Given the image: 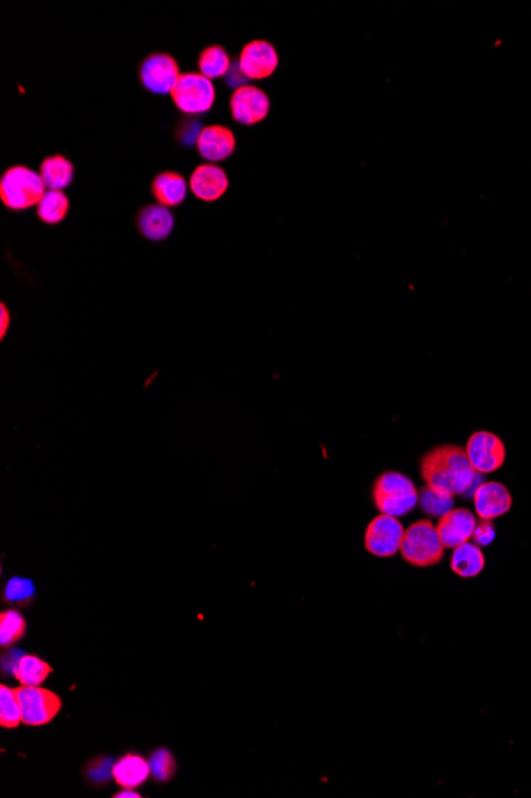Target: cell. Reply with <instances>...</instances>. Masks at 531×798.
I'll list each match as a JSON object with an SVG mask.
<instances>
[{
	"label": "cell",
	"instance_id": "1",
	"mask_svg": "<svg viewBox=\"0 0 531 798\" xmlns=\"http://www.w3.org/2000/svg\"><path fill=\"white\" fill-rule=\"evenodd\" d=\"M420 475L425 486L449 496H462L476 490L481 483L479 475L471 466L466 450L456 445H439L420 460Z\"/></svg>",
	"mask_w": 531,
	"mask_h": 798
},
{
	"label": "cell",
	"instance_id": "2",
	"mask_svg": "<svg viewBox=\"0 0 531 798\" xmlns=\"http://www.w3.org/2000/svg\"><path fill=\"white\" fill-rule=\"evenodd\" d=\"M373 500L382 515L405 517L417 507V486L405 473H380L374 481Z\"/></svg>",
	"mask_w": 531,
	"mask_h": 798
},
{
	"label": "cell",
	"instance_id": "3",
	"mask_svg": "<svg viewBox=\"0 0 531 798\" xmlns=\"http://www.w3.org/2000/svg\"><path fill=\"white\" fill-rule=\"evenodd\" d=\"M46 193L42 176L31 167H12L0 177V199L10 211H27L40 203Z\"/></svg>",
	"mask_w": 531,
	"mask_h": 798
},
{
	"label": "cell",
	"instance_id": "4",
	"mask_svg": "<svg viewBox=\"0 0 531 798\" xmlns=\"http://www.w3.org/2000/svg\"><path fill=\"white\" fill-rule=\"evenodd\" d=\"M444 547L436 526L430 520H418L405 530L399 553L407 564L416 568H431L443 561Z\"/></svg>",
	"mask_w": 531,
	"mask_h": 798
},
{
	"label": "cell",
	"instance_id": "5",
	"mask_svg": "<svg viewBox=\"0 0 531 798\" xmlns=\"http://www.w3.org/2000/svg\"><path fill=\"white\" fill-rule=\"evenodd\" d=\"M171 97L172 103L185 116H204L215 106V85L199 72H186L178 78Z\"/></svg>",
	"mask_w": 531,
	"mask_h": 798
},
{
	"label": "cell",
	"instance_id": "6",
	"mask_svg": "<svg viewBox=\"0 0 531 798\" xmlns=\"http://www.w3.org/2000/svg\"><path fill=\"white\" fill-rule=\"evenodd\" d=\"M23 723L27 727H42L50 723L63 709L61 696L40 685H21L16 689Z\"/></svg>",
	"mask_w": 531,
	"mask_h": 798
},
{
	"label": "cell",
	"instance_id": "7",
	"mask_svg": "<svg viewBox=\"0 0 531 798\" xmlns=\"http://www.w3.org/2000/svg\"><path fill=\"white\" fill-rule=\"evenodd\" d=\"M180 76V65L169 53H150L139 66L140 84L158 96L171 95Z\"/></svg>",
	"mask_w": 531,
	"mask_h": 798
},
{
	"label": "cell",
	"instance_id": "8",
	"mask_svg": "<svg viewBox=\"0 0 531 798\" xmlns=\"http://www.w3.org/2000/svg\"><path fill=\"white\" fill-rule=\"evenodd\" d=\"M405 530V526L399 523L398 518L380 513L367 524L365 549L373 556L392 558L401 550Z\"/></svg>",
	"mask_w": 531,
	"mask_h": 798
},
{
	"label": "cell",
	"instance_id": "9",
	"mask_svg": "<svg viewBox=\"0 0 531 798\" xmlns=\"http://www.w3.org/2000/svg\"><path fill=\"white\" fill-rule=\"evenodd\" d=\"M465 450L471 466L481 475L496 472L506 460V447L503 440L498 435L486 430L471 435Z\"/></svg>",
	"mask_w": 531,
	"mask_h": 798
},
{
	"label": "cell",
	"instance_id": "10",
	"mask_svg": "<svg viewBox=\"0 0 531 798\" xmlns=\"http://www.w3.org/2000/svg\"><path fill=\"white\" fill-rule=\"evenodd\" d=\"M229 107L235 122L252 126L266 120L271 109V103L265 91L256 88L254 85H245L233 93Z\"/></svg>",
	"mask_w": 531,
	"mask_h": 798
},
{
	"label": "cell",
	"instance_id": "11",
	"mask_svg": "<svg viewBox=\"0 0 531 798\" xmlns=\"http://www.w3.org/2000/svg\"><path fill=\"white\" fill-rule=\"evenodd\" d=\"M237 63L248 80H265L277 71V50L266 40H254L242 48Z\"/></svg>",
	"mask_w": 531,
	"mask_h": 798
},
{
	"label": "cell",
	"instance_id": "12",
	"mask_svg": "<svg viewBox=\"0 0 531 798\" xmlns=\"http://www.w3.org/2000/svg\"><path fill=\"white\" fill-rule=\"evenodd\" d=\"M477 520L473 511L466 509H452L439 517L436 524L437 534L446 549H456L473 539Z\"/></svg>",
	"mask_w": 531,
	"mask_h": 798
},
{
	"label": "cell",
	"instance_id": "13",
	"mask_svg": "<svg viewBox=\"0 0 531 798\" xmlns=\"http://www.w3.org/2000/svg\"><path fill=\"white\" fill-rule=\"evenodd\" d=\"M476 515L481 520H492L506 515L513 507V496L506 486L498 481H486L473 492Z\"/></svg>",
	"mask_w": 531,
	"mask_h": 798
},
{
	"label": "cell",
	"instance_id": "14",
	"mask_svg": "<svg viewBox=\"0 0 531 798\" xmlns=\"http://www.w3.org/2000/svg\"><path fill=\"white\" fill-rule=\"evenodd\" d=\"M190 188L193 195L201 201L212 203L222 198L228 192L229 177L223 167L214 163H205L191 173Z\"/></svg>",
	"mask_w": 531,
	"mask_h": 798
},
{
	"label": "cell",
	"instance_id": "15",
	"mask_svg": "<svg viewBox=\"0 0 531 798\" xmlns=\"http://www.w3.org/2000/svg\"><path fill=\"white\" fill-rule=\"evenodd\" d=\"M197 154L209 163L228 160L235 150V136L222 125L204 126L196 142Z\"/></svg>",
	"mask_w": 531,
	"mask_h": 798
},
{
	"label": "cell",
	"instance_id": "16",
	"mask_svg": "<svg viewBox=\"0 0 531 798\" xmlns=\"http://www.w3.org/2000/svg\"><path fill=\"white\" fill-rule=\"evenodd\" d=\"M135 225L142 237L159 243L171 237L172 230L175 228V216L165 206L146 205L137 214Z\"/></svg>",
	"mask_w": 531,
	"mask_h": 798
},
{
	"label": "cell",
	"instance_id": "17",
	"mask_svg": "<svg viewBox=\"0 0 531 798\" xmlns=\"http://www.w3.org/2000/svg\"><path fill=\"white\" fill-rule=\"evenodd\" d=\"M150 776V762L139 753H126L112 765V778L123 789L135 791Z\"/></svg>",
	"mask_w": 531,
	"mask_h": 798
},
{
	"label": "cell",
	"instance_id": "18",
	"mask_svg": "<svg viewBox=\"0 0 531 798\" xmlns=\"http://www.w3.org/2000/svg\"><path fill=\"white\" fill-rule=\"evenodd\" d=\"M152 195L158 205L165 207H177L184 205L188 195V182L184 176L175 171H163L152 182Z\"/></svg>",
	"mask_w": 531,
	"mask_h": 798
},
{
	"label": "cell",
	"instance_id": "19",
	"mask_svg": "<svg viewBox=\"0 0 531 798\" xmlns=\"http://www.w3.org/2000/svg\"><path fill=\"white\" fill-rule=\"evenodd\" d=\"M40 176L46 190L63 192L75 179V167L64 155H50L40 165Z\"/></svg>",
	"mask_w": 531,
	"mask_h": 798
},
{
	"label": "cell",
	"instance_id": "20",
	"mask_svg": "<svg viewBox=\"0 0 531 798\" xmlns=\"http://www.w3.org/2000/svg\"><path fill=\"white\" fill-rule=\"evenodd\" d=\"M486 568V556L477 543L466 542L454 549L450 569L462 579H475Z\"/></svg>",
	"mask_w": 531,
	"mask_h": 798
},
{
	"label": "cell",
	"instance_id": "21",
	"mask_svg": "<svg viewBox=\"0 0 531 798\" xmlns=\"http://www.w3.org/2000/svg\"><path fill=\"white\" fill-rule=\"evenodd\" d=\"M10 668L13 677L21 685H42L53 672L51 664L37 655H19Z\"/></svg>",
	"mask_w": 531,
	"mask_h": 798
},
{
	"label": "cell",
	"instance_id": "22",
	"mask_svg": "<svg viewBox=\"0 0 531 798\" xmlns=\"http://www.w3.org/2000/svg\"><path fill=\"white\" fill-rule=\"evenodd\" d=\"M231 66H233L231 56L222 45L207 46L197 56L199 74H203L204 77L209 80L226 77Z\"/></svg>",
	"mask_w": 531,
	"mask_h": 798
},
{
	"label": "cell",
	"instance_id": "23",
	"mask_svg": "<svg viewBox=\"0 0 531 798\" xmlns=\"http://www.w3.org/2000/svg\"><path fill=\"white\" fill-rule=\"evenodd\" d=\"M70 203L67 195L59 190H46L44 198L37 205V217L46 225L63 224L69 214Z\"/></svg>",
	"mask_w": 531,
	"mask_h": 798
},
{
	"label": "cell",
	"instance_id": "24",
	"mask_svg": "<svg viewBox=\"0 0 531 798\" xmlns=\"http://www.w3.org/2000/svg\"><path fill=\"white\" fill-rule=\"evenodd\" d=\"M27 623L25 617L18 611H4L0 613V644L2 647H10L16 644L25 636Z\"/></svg>",
	"mask_w": 531,
	"mask_h": 798
},
{
	"label": "cell",
	"instance_id": "25",
	"mask_svg": "<svg viewBox=\"0 0 531 798\" xmlns=\"http://www.w3.org/2000/svg\"><path fill=\"white\" fill-rule=\"evenodd\" d=\"M23 723L21 717V706H19L16 689L8 687L5 683L0 685V727L16 728Z\"/></svg>",
	"mask_w": 531,
	"mask_h": 798
},
{
	"label": "cell",
	"instance_id": "26",
	"mask_svg": "<svg viewBox=\"0 0 531 798\" xmlns=\"http://www.w3.org/2000/svg\"><path fill=\"white\" fill-rule=\"evenodd\" d=\"M35 600V585L31 579L12 577L4 588V602L15 606H29Z\"/></svg>",
	"mask_w": 531,
	"mask_h": 798
},
{
	"label": "cell",
	"instance_id": "27",
	"mask_svg": "<svg viewBox=\"0 0 531 798\" xmlns=\"http://www.w3.org/2000/svg\"><path fill=\"white\" fill-rule=\"evenodd\" d=\"M418 504L430 517H443L444 513L454 509V496L435 491L425 486L422 491H418Z\"/></svg>",
	"mask_w": 531,
	"mask_h": 798
},
{
	"label": "cell",
	"instance_id": "28",
	"mask_svg": "<svg viewBox=\"0 0 531 798\" xmlns=\"http://www.w3.org/2000/svg\"><path fill=\"white\" fill-rule=\"evenodd\" d=\"M148 762H150L152 778L156 779L159 783H167L175 774V770H177L175 759H174V755L167 749H156L150 755Z\"/></svg>",
	"mask_w": 531,
	"mask_h": 798
},
{
	"label": "cell",
	"instance_id": "29",
	"mask_svg": "<svg viewBox=\"0 0 531 798\" xmlns=\"http://www.w3.org/2000/svg\"><path fill=\"white\" fill-rule=\"evenodd\" d=\"M203 129V123L199 122L197 116H186L184 122L178 125L175 137L184 147H193V146H196Z\"/></svg>",
	"mask_w": 531,
	"mask_h": 798
},
{
	"label": "cell",
	"instance_id": "30",
	"mask_svg": "<svg viewBox=\"0 0 531 798\" xmlns=\"http://www.w3.org/2000/svg\"><path fill=\"white\" fill-rule=\"evenodd\" d=\"M495 537H496V530H495L492 520H481V523H477V526H476L473 540L479 547H487V545L494 542Z\"/></svg>",
	"mask_w": 531,
	"mask_h": 798
},
{
	"label": "cell",
	"instance_id": "31",
	"mask_svg": "<svg viewBox=\"0 0 531 798\" xmlns=\"http://www.w3.org/2000/svg\"><path fill=\"white\" fill-rule=\"evenodd\" d=\"M247 82L248 78L245 77V74L242 72L241 66H239L237 61H235L233 66H231L228 74H226V77H225V84H228V86L235 88V91L242 88V86H245Z\"/></svg>",
	"mask_w": 531,
	"mask_h": 798
},
{
	"label": "cell",
	"instance_id": "32",
	"mask_svg": "<svg viewBox=\"0 0 531 798\" xmlns=\"http://www.w3.org/2000/svg\"><path fill=\"white\" fill-rule=\"evenodd\" d=\"M10 322H12L10 309L6 308L5 303H0V338H5Z\"/></svg>",
	"mask_w": 531,
	"mask_h": 798
},
{
	"label": "cell",
	"instance_id": "33",
	"mask_svg": "<svg viewBox=\"0 0 531 798\" xmlns=\"http://www.w3.org/2000/svg\"><path fill=\"white\" fill-rule=\"evenodd\" d=\"M115 797H129V798H139L140 795L137 792L133 791V789H123L120 793H116Z\"/></svg>",
	"mask_w": 531,
	"mask_h": 798
}]
</instances>
